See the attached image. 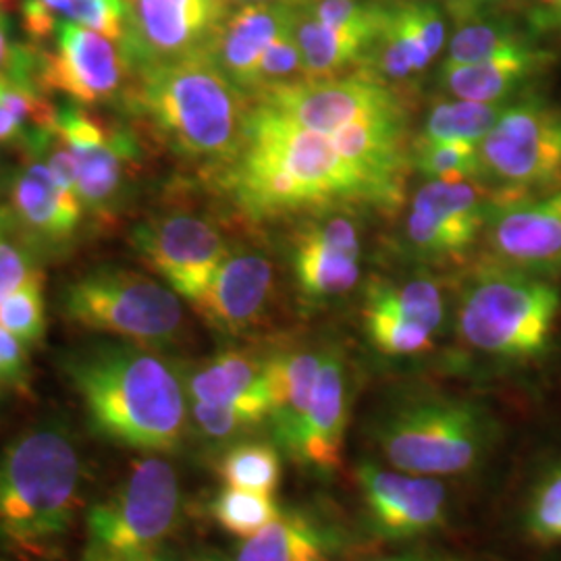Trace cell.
<instances>
[{
	"mask_svg": "<svg viewBox=\"0 0 561 561\" xmlns=\"http://www.w3.org/2000/svg\"><path fill=\"white\" fill-rule=\"evenodd\" d=\"M181 489L175 468L150 454L131 466L119 486L88 514L81 561L152 556L178 526Z\"/></svg>",
	"mask_w": 561,
	"mask_h": 561,
	"instance_id": "obj_8",
	"label": "cell"
},
{
	"mask_svg": "<svg viewBox=\"0 0 561 561\" xmlns=\"http://www.w3.org/2000/svg\"><path fill=\"white\" fill-rule=\"evenodd\" d=\"M32 44H15L9 34V21L0 15V73L15 69L30 55Z\"/></svg>",
	"mask_w": 561,
	"mask_h": 561,
	"instance_id": "obj_46",
	"label": "cell"
},
{
	"mask_svg": "<svg viewBox=\"0 0 561 561\" xmlns=\"http://www.w3.org/2000/svg\"><path fill=\"white\" fill-rule=\"evenodd\" d=\"M491 206L477 181H426L410 204L405 236L428 256H460L481 238Z\"/></svg>",
	"mask_w": 561,
	"mask_h": 561,
	"instance_id": "obj_17",
	"label": "cell"
},
{
	"mask_svg": "<svg viewBox=\"0 0 561 561\" xmlns=\"http://www.w3.org/2000/svg\"><path fill=\"white\" fill-rule=\"evenodd\" d=\"M362 319L368 341L385 356H416L433 347L435 331L419 322L405 321L373 306L362 308Z\"/></svg>",
	"mask_w": 561,
	"mask_h": 561,
	"instance_id": "obj_33",
	"label": "cell"
},
{
	"mask_svg": "<svg viewBox=\"0 0 561 561\" xmlns=\"http://www.w3.org/2000/svg\"><path fill=\"white\" fill-rule=\"evenodd\" d=\"M219 474L227 486L273 495L283 477L279 449L271 443H238L225 451Z\"/></svg>",
	"mask_w": 561,
	"mask_h": 561,
	"instance_id": "obj_30",
	"label": "cell"
},
{
	"mask_svg": "<svg viewBox=\"0 0 561 561\" xmlns=\"http://www.w3.org/2000/svg\"><path fill=\"white\" fill-rule=\"evenodd\" d=\"M129 240L141 261L192 306L231 252L221 229L192 213L148 217L134 227Z\"/></svg>",
	"mask_w": 561,
	"mask_h": 561,
	"instance_id": "obj_12",
	"label": "cell"
},
{
	"mask_svg": "<svg viewBox=\"0 0 561 561\" xmlns=\"http://www.w3.org/2000/svg\"><path fill=\"white\" fill-rule=\"evenodd\" d=\"M275 291V266L259 250H231L194 304L215 331L243 335L264 319Z\"/></svg>",
	"mask_w": 561,
	"mask_h": 561,
	"instance_id": "obj_20",
	"label": "cell"
},
{
	"mask_svg": "<svg viewBox=\"0 0 561 561\" xmlns=\"http://www.w3.org/2000/svg\"><path fill=\"white\" fill-rule=\"evenodd\" d=\"M229 4H245V2H287V0H227Z\"/></svg>",
	"mask_w": 561,
	"mask_h": 561,
	"instance_id": "obj_49",
	"label": "cell"
},
{
	"mask_svg": "<svg viewBox=\"0 0 561 561\" xmlns=\"http://www.w3.org/2000/svg\"><path fill=\"white\" fill-rule=\"evenodd\" d=\"M489 241L505 266L542 277L561 273V185L493 208Z\"/></svg>",
	"mask_w": 561,
	"mask_h": 561,
	"instance_id": "obj_18",
	"label": "cell"
},
{
	"mask_svg": "<svg viewBox=\"0 0 561 561\" xmlns=\"http://www.w3.org/2000/svg\"><path fill=\"white\" fill-rule=\"evenodd\" d=\"M60 18L121 44L127 27V0H60Z\"/></svg>",
	"mask_w": 561,
	"mask_h": 561,
	"instance_id": "obj_37",
	"label": "cell"
},
{
	"mask_svg": "<svg viewBox=\"0 0 561 561\" xmlns=\"http://www.w3.org/2000/svg\"><path fill=\"white\" fill-rule=\"evenodd\" d=\"M403 9L412 21L424 48L435 59L445 44V20L442 13L435 9V4H426V2H403Z\"/></svg>",
	"mask_w": 561,
	"mask_h": 561,
	"instance_id": "obj_42",
	"label": "cell"
},
{
	"mask_svg": "<svg viewBox=\"0 0 561 561\" xmlns=\"http://www.w3.org/2000/svg\"><path fill=\"white\" fill-rule=\"evenodd\" d=\"M482 171L516 192L561 185V106L522 99L503 106L481 141Z\"/></svg>",
	"mask_w": 561,
	"mask_h": 561,
	"instance_id": "obj_10",
	"label": "cell"
},
{
	"mask_svg": "<svg viewBox=\"0 0 561 561\" xmlns=\"http://www.w3.org/2000/svg\"><path fill=\"white\" fill-rule=\"evenodd\" d=\"M190 416L206 439L219 443L248 435L264 422L259 416L238 408L206 401H190Z\"/></svg>",
	"mask_w": 561,
	"mask_h": 561,
	"instance_id": "obj_40",
	"label": "cell"
},
{
	"mask_svg": "<svg viewBox=\"0 0 561 561\" xmlns=\"http://www.w3.org/2000/svg\"><path fill=\"white\" fill-rule=\"evenodd\" d=\"M322 352L310 350H287L264 358V370L271 393V416L273 435L285 454L291 451L301 421L312 400Z\"/></svg>",
	"mask_w": 561,
	"mask_h": 561,
	"instance_id": "obj_25",
	"label": "cell"
},
{
	"mask_svg": "<svg viewBox=\"0 0 561 561\" xmlns=\"http://www.w3.org/2000/svg\"><path fill=\"white\" fill-rule=\"evenodd\" d=\"M381 27H331L306 13L296 0L294 32L304 60V78H333L358 62L373 50Z\"/></svg>",
	"mask_w": 561,
	"mask_h": 561,
	"instance_id": "obj_27",
	"label": "cell"
},
{
	"mask_svg": "<svg viewBox=\"0 0 561 561\" xmlns=\"http://www.w3.org/2000/svg\"><path fill=\"white\" fill-rule=\"evenodd\" d=\"M333 547L331 533L314 516L287 510L243 539L236 561H329Z\"/></svg>",
	"mask_w": 561,
	"mask_h": 561,
	"instance_id": "obj_26",
	"label": "cell"
},
{
	"mask_svg": "<svg viewBox=\"0 0 561 561\" xmlns=\"http://www.w3.org/2000/svg\"><path fill=\"white\" fill-rule=\"evenodd\" d=\"M27 345L0 327V387H21L27 381Z\"/></svg>",
	"mask_w": 561,
	"mask_h": 561,
	"instance_id": "obj_43",
	"label": "cell"
},
{
	"mask_svg": "<svg viewBox=\"0 0 561 561\" xmlns=\"http://www.w3.org/2000/svg\"><path fill=\"white\" fill-rule=\"evenodd\" d=\"M233 201L250 217H275L341 202L387 204L400 183L345 159L331 138L250 104L238 157L222 171Z\"/></svg>",
	"mask_w": 561,
	"mask_h": 561,
	"instance_id": "obj_1",
	"label": "cell"
},
{
	"mask_svg": "<svg viewBox=\"0 0 561 561\" xmlns=\"http://www.w3.org/2000/svg\"><path fill=\"white\" fill-rule=\"evenodd\" d=\"M62 319L148 350H167L185 333L181 298L157 279L119 266L83 273L60 291Z\"/></svg>",
	"mask_w": 561,
	"mask_h": 561,
	"instance_id": "obj_6",
	"label": "cell"
},
{
	"mask_svg": "<svg viewBox=\"0 0 561 561\" xmlns=\"http://www.w3.org/2000/svg\"><path fill=\"white\" fill-rule=\"evenodd\" d=\"M364 306H373L405 321L419 322L431 331H439L445 317V301L437 283L426 279L387 283L375 280L366 289Z\"/></svg>",
	"mask_w": 561,
	"mask_h": 561,
	"instance_id": "obj_28",
	"label": "cell"
},
{
	"mask_svg": "<svg viewBox=\"0 0 561 561\" xmlns=\"http://www.w3.org/2000/svg\"><path fill=\"white\" fill-rule=\"evenodd\" d=\"M2 196L4 217L41 259L65 254L80 238L85 215L80 196L55 180L41 152H21Z\"/></svg>",
	"mask_w": 561,
	"mask_h": 561,
	"instance_id": "obj_15",
	"label": "cell"
},
{
	"mask_svg": "<svg viewBox=\"0 0 561 561\" xmlns=\"http://www.w3.org/2000/svg\"><path fill=\"white\" fill-rule=\"evenodd\" d=\"M190 401L238 408L262 421L271 416V393L264 358L241 350H227L204 362L185 377Z\"/></svg>",
	"mask_w": 561,
	"mask_h": 561,
	"instance_id": "obj_23",
	"label": "cell"
},
{
	"mask_svg": "<svg viewBox=\"0 0 561 561\" xmlns=\"http://www.w3.org/2000/svg\"><path fill=\"white\" fill-rule=\"evenodd\" d=\"M81 456L62 426H38L0 454V549L46 558L80 510Z\"/></svg>",
	"mask_w": 561,
	"mask_h": 561,
	"instance_id": "obj_4",
	"label": "cell"
},
{
	"mask_svg": "<svg viewBox=\"0 0 561 561\" xmlns=\"http://www.w3.org/2000/svg\"><path fill=\"white\" fill-rule=\"evenodd\" d=\"M2 194H4V185L0 183V196H2Z\"/></svg>",
	"mask_w": 561,
	"mask_h": 561,
	"instance_id": "obj_51",
	"label": "cell"
},
{
	"mask_svg": "<svg viewBox=\"0 0 561 561\" xmlns=\"http://www.w3.org/2000/svg\"><path fill=\"white\" fill-rule=\"evenodd\" d=\"M125 113L185 161L225 171L240 152L250 102L208 53L131 71Z\"/></svg>",
	"mask_w": 561,
	"mask_h": 561,
	"instance_id": "obj_3",
	"label": "cell"
},
{
	"mask_svg": "<svg viewBox=\"0 0 561 561\" xmlns=\"http://www.w3.org/2000/svg\"><path fill=\"white\" fill-rule=\"evenodd\" d=\"M55 134V131H53ZM50 134H34L23 123L15 119L9 111L0 106V144L18 148L20 152L36 148L42 140H46Z\"/></svg>",
	"mask_w": 561,
	"mask_h": 561,
	"instance_id": "obj_44",
	"label": "cell"
},
{
	"mask_svg": "<svg viewBox=\"0 0 561 561\" xmlns=\"http://www.w3.org/2000/svg\"><path fill=\"white\" fill-rule=\"evenodd\" d=\"M472 2H482V0H472Z\"/></svg>",
	"mask_w": 561,
	"mask_h": 561,
	"instance_id": "obj_52",
	"label": "cell"
},
{
	"mask_svg": "<svg viewBox=\"0 0 561 561\" xmlns=\"http://www.w3.org/2000/svg\"><path fill=\"white\" fill-rule=\"evenodd\" d=\"M90 426L104 439L146 454H173L187 431L185 379L169 360L127 341H99L65 356Z\"/></svg>",
	"mask_w": 561,
	"mask_h": 561,
	"instance_id": "obj_2",
	"label": "cell"
},
{
	"mask_svg": "<svg viewBox=\"0 0 561 561\" xmlns=\"http://www.w3.org/2000/svg\"><path fill=\"white\" fill-rule=\"evenodd\" d=\"M57 134L73 154L85 215L99 225L117 221L140 175L141 148L134 129L67 102L59 106Z\"/></svg>",
	"mask_w": 561,
	"mask_h": 561,
	"instance_id": "obj_9",
	"label": "cell"
},
{
	"mask_svg": "<svg viewBox=\"0 0 561 561\" xmlns=\"http://www.w3.org/2000/svg\"><path fill=\"white\" fill-rule=\"evenodd\" d=\"M0 327L20 337L27 347L38 343L46 333L44 273L25 280L0 304Z\"/></svg>",
	"mask_w": 561,
	"mask_h": 561,
	"instance_id": "obj_35",
	"label": "cell"
},
{
	"mask_svg": "<svg viewBox=\"0 0 561 561\" xmlns=\"http://www.w3.org/2000/svg\"><path fill=\"white\" fill-rule=\"evenodd\" d=\"M391 468L419 477H456L481 463L489 424L468 401L426 398L391 410L375 428Z\"/></svg>",
	"mask_w": 561,
	"mask_h": 561,
	"instance_id": "obj_7",
	"label": "cell"
},
{
	"mask_svg": "<svg viewBox=\"0 0 561 561\" xmlns=\"http://www.w3.org/2000/svg\"><path fill=\"white\" fill-rule=\"evenodd\" d=\"M279 505L273 502V495H262L254 491H243L227 486L210 503V514L222 530L250 539L262 530L268 522L279 516Z\"/></svg>",
	"mask_w": 561,
	"mask_h": 561,
	"instance_id": "obj_31",
	"label": "cell"
},
{
	"mask_svg": "<svg viewBox=\"0 0 561 561\" xmlns=\"http://www.w3.org/2000/svg\"><path fill=\"white\" fill-rule=\"evenodd\" d=\"M551 60L547 50L522 41L503 48L486 59L443 69V83L454 99L503 104L522 85L539 76Z\"/></svg>",
	"mask_w": 561,
	"mask_h": 561,
	"instance_id": "obj_24",
	"label": "cell"
},
{
	"mask_svg": "<svg viewBox=\"0 0 561 561\" xmlns=\"http://www.w3.org/2000/svg\"><path fill=\"white\" fill-rule=\"evenodd\" d=\"M350 421L347 368L340 350L322 352L321 370L308 412L289 458L317 472H331L341 463Z\"/></svg>",
	"mask_w": 561,
	"mask_h": 561,
	"instance_id": "obj_21",
	"label": "cell"
},
{
	"mask_svg": "<svg viewBox=\"0 0 561 561\" xmlns=\"http://www.w3.org/2000/svg\"><path fill=\"white\" fill-rule=\"evenodd\" d=\"M560 308V289L547 277L495 262L466 285L458 331L481 354L528 360L547 350Z\"/></svg>",
	"mask_w": 561,
	"mask_h": 561,
	"instance_id": "obj_5",
	"label": "cell"
},
{
	"mask_svg": "<svg viewBox=\"0 0 561 561\" xmlns=\"http://www.w3.org/2000/svg\"><path fill=\"white\" fill-rule=\"evenodd\" d=\"M254 102L321 136H333L358 121L403 117L398 96L366 76L283 81L254 92Z\"/></svg>",
	"mask_w": 561,
	"mask_h": 561,
	"instance_id": "obj_11",
	"label": "cell"
},
{
	"mask_svg": "<svg viewBox=\"0 0 561 561\" xmlns=\"http://www.w3.org/2000/svg\"><path fill=\"white\" fill-rule=\"evenodd\" d=\"M296 21V0L245 2L229 11L208 48V57L248 92L266 48Z\"/></svg>",
	"mask_w": 561,
	"mask_h": 561,
	"instance_id": "obj_22",
	"label": "cell"
},
{
	"mask_svg": "<svg viewBox=\"0 0 561 561\" xmlns=\"http://www.w3.org/2000/svg\"><path fill=\"white\" fill-rule=\"evenodd\" d=\"M111 561H164L157 556V553H152V556H141V558H129V560H111Z\"/></svg>",
	"mask_w": 561,
	"mask_h": 561,
	"instance_id": "obj_48",
	"label": "cell"
},
{
	"mask_svg": "<svg viewBox=\"0 0 561 561\" xmlns=\"http://www.w3.org/2000/svg\"><path fill=\"white\" fill-rule=\"evenodd\" d=\"M227 15V0H127L121 53L131 71L208 53Z\"/></svg>",
	"mask_w": 561,
	"mask_h": 561,
	"instance_id": "obj_14",
	"label": "cell"
},
{
	"mask_svg": "<svg viewBox=\"0 0 561 561\" xmlns=\"http://www.w3.org/2000/svg\"><path fill=\"white\" fill-rule=\"evenodd\" d=\"M416 167L428 181H477L484 175L481 144L466 140L419 141Z\"/></svg>",
	"mask_w": 561,
	"mask_h": 561,
	"instance_id": "obj_32",
	"label": "cell"
},
{
	"mask_svg": "<svg viewBox=\"0 0 561 561\" xmlns=\"http://www.w3.org/2000/svg\"><path fill=\"white\" fill-rule=\"evenodd\" d=\"M0 15H2V13H0Z\"/></svg>",
	"mask_w": 561,
	"mask_h": 561,
	"instance_id": "obj_53",
	"label": "cell"
},
{
	"mask_svg": "<svg viewBox=\"0 0 561 561\" xmlns=\"http://www.w3.org/2000/svg\"><path fill=\"white\" fill-rule=\"evenodd\" d=\"M505 104L451 101L437 102L424 121L419 141L466 140L481 144L500 119Z\"/></svg>",
	"mask_w": 561,
	"mask_h": 561,
	"instance_id": "obj_29",
	"label": "cell"
},
{
	"mask_svg": "<svg viewBox=\"0 0 561 561\" xmlns=\"http://www.w3.org/2000/svg\"><path fill=\"white\" fill-rule=\"evenodd\" d=\"M381 561H437L433 560V558H426V556H416V553H412V556H401V558H389V560Z\"/></svg>",
	"mask_w": 561,
	"mask_h": 561,
	"instance_id": "obj_47",
	"label": "cell"
},
{
	"mask_svg": "<svg viewBox=\"0 0 561 561\" xmlns=\"http://www.w3.org/2000/svg\"><path fill=\"white\" fill-rule=\"evenodd\" d=\"M528 15L539 32L561 36V0H526Z\"/></svg>",
	"mask_w": 561,
	"mask_h": 561,
	"instance_id": "obj_45",
	"label": "cell"
},
{
	"mask_svg": "<svg viewBox=\"0 0 561 561\" xmlns=\"http://www.w3.org/2000/svg\"><path fill=\"white\" fill-rule=\"evenodd\" d=\"M129 78L119 44L78 23L62 21L53 46H38L36 80L42 90L67 94L85 108L119 102Z\"/></svg>",
	"mask_w": 561,
	"mask_h": 561,
	"instance_id": "obj_13",
	"label": "cell"
},
{
	"mask_svg": "<svg viewBox=\"0 0 561 561\" xmlns=\"http://www.w3.org/2000/svg\"><path fill=\"white\" fill-rule=\"evenodd\" d=\"M13 4H15V0H0V13L9 11Z\"/></svg>",
	"mask_w": 561,
	"mask_h": 561,
	"instance_id": "obj_50",
	"label": "cell"
},
{
	"mask_svg": "<svg viewBox=\"0 0 561 561\" xmlns=\"http://www.w3.org/2000/svg\"><path fill=\"white\" fill-rule=\"evenodd\" d=\"M300 7L331 27H381L385 20V9L362 0H300Z\"/></svg>",
	"mask_w": 561,
	"mask_h": 561,
	"instance_id": "obj_41",
	"label": "cell"
},
{
	"mask_svg": "<svg viewBox=\"0 0 561 561\" xmlns=\"http://www.w3.org/2000/svg\"><path fill=\"white\" fill-rule=\"evenodd\" d=\"M41 271V256L13 229L0 204V304Z\"/></svg>",
	"mask_w": 561,
	"mask_h": 561,
	"instance_id": "obj_36",
	"label": "cell"
},
{
	"mask_svg": "<svg viewBox=\"0 0 561 561\" xmlns=\"http://www.w3.org/2000/svg\"><path fill=\"white\" fill-rule=\"evenodd\" d=\"M358 484L368 524L381 539H416L445 522L447 491L433 477L362 463Z\"/></svg>",
	"mask_w": 561,
	"mask_h": 561,
	"instance_id": "obj_16",
	"label": "cell"
},
{
	"mask_svg": "<svg viewBox=\"0 0 561 561\" xmlns=\"http://www.w3.org/2000/svg\"><path fill=\"white\" fill-rule=\"evenodd\" d=\"M362 243L358 225L341 217L308 222L294 241V275L310 300L345 296L360 279Z\"/></svg>",
	"mask_w": 561,
	"mask_h": 561,
	"instance_id": "obj_19",
	"label": "cell"
},
{
	"mask_svg": "<svg viewBox=\"0 0 561 561\" xmlns=\"http://www.w3.org/2000/svg\"><path fill=\"white\" fill-rule=\"evenodd\" d=\"M526 528L537 541H561V463L537 484L526 510Z\"/></svg>",
	"mask_w": 561,
	"mask_h": 561,
	"instance_id": "obj_38",
	"label": "cell"
},
{
	"mask_svg": "<svg viewBox=\"0 0 561 561\" xmlns=\"http://www.w3.org/2000/svg\"><path fill=\"white\" fill-rule=\"evenodd\" d=\"M522 41L524 38L520 34L502 21L481 20L463 23L449 42L443 69H456L479 62Z\"/></svg>",
	"mask_w": 561,
	"mask_h": 561,
	"instance_id": "obj_34",
	"label": "cell"
},
{
	"mask_svg": "<svg viewBox=\"0 0 561 561\" xmlns=\"http://www.w3.org/2000/svg\"><path fill=\"white\" fill-rule=\"evenodd\" d=\"M294 23L287 30H283L275 42L266 48L252 76L248 92H259L262 88H268L275 83L294 81L298 76L304 78V60H301L300 46L296 41Z\"/></svg>",
	"mask_w": 561,
	"mask_h": 561,
	"instance_id": "obj_39",
	"label": "cell"
}]
</instances>
